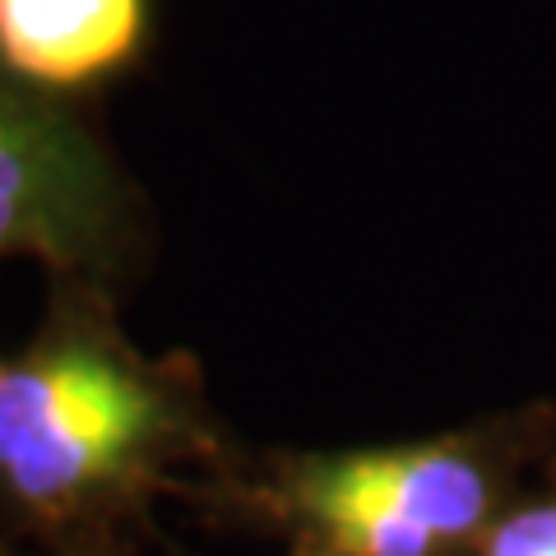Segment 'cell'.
I'll return each instance as SVG.
<instances>
[{
	"label": "cell",
	"instance_id": "6da1fadb",
	"mask_svg": "<svg viewBox=\"0 0 556 556\" xmlns=\"http://www.w3.org/2000/svg\"><path fill=\"white\" fill-rule=\"evenodd\" d=\"M116 298L108 283L51 278L38 329L0 357V510L65 552L98 547L195 468L218 486L241 464L200 367L181 353H144Z\"/></svg>",
	"mask_w": 556,
	"mask_h": 556
},
{
	"label": "cell",
	"instance_id": "7a4b0ae2",
	"mask_svg": "<svg viewBox=\"0 0 556 556\" xmlns=\"http://www.w3.org/2000/svg\"><path fill=\"white\" fill-rule=\"evenodd\" d=\"M556 455V399L437 437L269 450L214 492L232 510L329 556H468Z\"/></svg>",
	"mask_w": 556,
	"mask_h": 556
},
{
	"label": "cell",
	"instance_id": "3957f363",
	"mask_svg": "<svg viewBox=\"0 0 556 556\" xmlns=\"http://www.w3.org/2000/svg\"><path fill=\"white\" fill-rule=\"evenodd\" d=\"M159 251L153 204L89 112L0 65V265L126 288Z\"/></svg>",
	"mask_w": 556,
	"mask_h": 556
},
{
	"label": "cell",
	"instance_id": "277c9868",
	"mask_svg": "<svg viewBox=\"0 0 556 556\" xmlns=\"http://www.w3.org/2000/svg\"><path fill=\"white\" fill-rule=\"evenodd\" d=\"M149 47L153 0H0V65L47 93L93 102Z\"/></svg>",
	"mask_w": 556,
	"mask_h": 556
},
{
	"label": "cell",
	"instance_id": "5b68a950",
	"mask_svg": "<svg viewBox=\"0 0 556 556\" xmlns=\"http://www.w3.org/2000/svg\"><path fill=\"white\" fill-rule=\"evenodd\" d=\"M468 556H556V455L492 519Z\"/></svg>",
	"mask_w": 556,
	"mask_h": 556
},
{
	"label": "cell",
	"instance_id": "8992f818",
	"mask_svg": "<svg viewBox=\"0 0 556 556\" xmlns=\"http://www.w3.org/2000/svg\"><path fill=\"white\" fill-rule=\"evenodd\" d=\"M0 556H24V552H20V543H14L10 533H0Z\"/></svg>",
	"mask_w": 556,
	"mask_h": 556
},
{
	"label": "cell",
	"instance_id": "52a82bcc",
	"mask_svg": "<svg viewBox=\"0 0 556 556\" xmlns=\"http://www.w3.org/2000/svg\"><path fill=\"white\" fill-rule=\"evenodd\" d=\"M292 556H329V552H316V547H292Z\"/></svg>",
	"mask_w": 556,
	"mask_h": 556
},
{
	"label": "cell",
	"instance_id": "ba28073f",
	"mask_svg": "<svg viewBox=\"0 0 556 556\" xmlns=\"http://www.w3.org/2000/svg\"><path fill=\"white\" fill-rule=\"evenodd\" d=\"M65 556H102L98 547H89V552H65Z\"/></svg>",
	"mask_w": 556,
	"mask_h": 556
}]
</instances>
